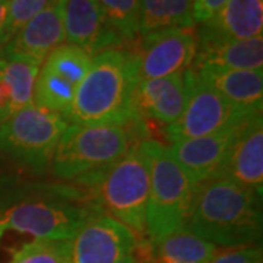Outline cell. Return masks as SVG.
<instances>
[{"mask_svg":"<svg viewBox=\"0 0 263 263\" xmlns=\"http://www.w3.org/2000/svg\"><path fill=\"white\" fill-rule=\"evenodd\" d=\"M66 41L89 56L122 46L104 19L100 0H57Z\"/></svg>","mask_w":263,"mask_h":263,"instance_id":"cell-12","label":"cell"},{"mask_svg":"<svg viewBox=\"0 0 263 263\" xmlns=\"http://www.w3.org/2000/svg\"><path fill=\"white\" fill-rule=\"evenodd\" d=\"M3 231H5V226H3V221H2V216H0V237L3 234Z\"/></svg>","mask_w":263,"mask_h":263,"instance_id":"cell-31","label":"cell"},{"mask_svg":"<svg viewBox=\"0 0 263 263\" xmlns=\"http://www.w3.org/2000/svg\"><path fill=\"white\" fill-rule=\"evenodd\" d=\"M187 101V86L183 73L142 81L136 85L133 103L139 117H151L173 124L183 113Z\"/></svg>","mask_w":263,"mask_h":263,"instance_id":"cell-16","label":"cell"},{"mask_svg":"<svg viewBox=\"0 0 263 263\" xmlns=\"http://www.w3.org/2000/svg\"><path fill=\"white\" fill-rule=\"evenodd\" d=\"M138 85L135 51L110 48L92 57L75 98L62 114L67 124H119L141 122L133 95Z\"/></svg>","mask_w":263,"mask_h":263,"instance_id":"cell-2","label":"cell"},{"mask_svg":"<svg viewBox=\"0 0 263 263\" xmlns=\"http://www.w3.org/2000/svg\"><path fill=\"white\" fill-rule=\"evenodd\" d=\"M199 79L235 107L262 113V70H233L218 67H192Z\"/></svg>","mask_w":263,"mask_h":263,"instance_id":"cell-17","label":"cell"},{"mask_svg":"<svg viewBox=\"0 0 263 263\" xmlns=\"http://www.w3.org/2000/svg\"><path fill=\"white\" fill-rule=\"evenodd\" d=\"M130 148L126 126L69 124L57 143L53 173L57 179L75 180L91 173L101 174Z\"/></svg>","mask_w":263,"mask_h":263,"instance_id":"cell-4","label":"cell"},{"mask_svg":"<svg viewBox=\"0 0 263 263\" xmlns=\"http://www.w3.org/2000/svg\"><path fill=\"white\" fill-rule=\"evenodd\" d=\"M92 212L66 202H24L2 212L5 230L35 240L69 241Z\"/></svg>","mask_w":263,"mask_h":263,"instance_id":"cell-9","label":"cell"},{"mask_svg":"<svg viewBox=\"0 0 263 263\" xmlns=\"http://www.w3.org/2000/svg\"><path fill=\"white\" fill-rule=\"evenodd\" d=\"M187 86V101L179 120L167 127V138L171 143L203 138L238 126L252 116L224 100L212 88L205 85L190 67L184 72Z\"/></svg>","mask_w":263,"mask_h":263,"instance_id":"cell-7","label":"cell"},{"mask_svg":"<svg viewBox=\"0 0 263 263\" xmlns=\"http://www.w3.org/2000/svg\"><path fill=\"white\" fill-rule=\"evenodd\" d=\"M228 0H193V21L195 24H205L215 16Z\"/></svg>","mask_w":263,"mask_h":263,"instance_id":"cell-27","label":"cell"},{"mask_svg":"<svg viewBox=\"0 0 263 263\" xmlns=\"http://www.w3.org/2000/svg\"><path fill=\"white\" fill-rule=\"evenodd\" d=\"M65 41L59 5L57 0H53L46 9L19 29L6 46L0 48V54L21 59L40 67L48 54Z\"/></svg>","mask_w":263,"mask_h":263,"instance_id":"cell-14","label":"cell"},{"mask_svg":"<svg viewBox=\"0 0 263 263\" xmlns=\"http://www.w3.org/2000/svg\"><path fill=\"white\" fill-rule=\"evenodd\" d=\"M100 176L98 193L108 215L127 227L136 238H143L151 183L149 155L145 143L130 146Z\"/></svg>","mask_w":263,"mask_h":263,"instance_id":"cell-3","label":"cell"},{"mask_svg":"<svg viewBox=\"0 0 263 263\" xmlns=\"http://www.w3.org/2000/svg\"><path fill=\"white\" fill-rule=\"evenodd\" d=\"M263 0H228L222 9L203 24L197 35L246 41L262 37Z\"/></svg>","mask_w":263,"mask_h":263,"instance_id":"cell-18","label":"cell"},{"mask_svg":"<svg viewBox=\"0 0 263 263\" xmlns=\"http://www.w3.org/2000/svg\"><path fill=\"white\" fill-rule=\"evenodd\" d=\"M196 27L168 28L142 37L138 56V84L183 73L192 67L197 51Z\"/></svg>","mask_w":263,"mask_h":263,"instance_id":"cell-10","label":"cell"},{"mask_svg":"<svg viewBox=\"0 0 263 263\" xmlns=\"http://www.w3.org/2000/svg\"><path fill=\"white\" fill-rule=\"evenodd\" d=\"M216 177L233 180L262 196L263 187V120L254 114L237 129L226 162Z\"/></svg>","mask_w":263,"mask_h":263,"instance_id":"cell-13","label":"cell"},{"mask_svg":"<svg viewBox=\"0 0 263 263\" xmlns=\"http://www.w3.org/2000/svg\"><path fill=\"white\" fill-rule=\"evenodd\" d=\"M70 240H34L13 254L9 263H69Z\"/></svg>","mask_w":263,"mask_h":263,"instance_id":"cell-24","label":"cell"},{"mask_svg":"<svg viewBox=\"0 0 263 263\" xmlns=\"http://www.w3.org/2000/svg\"><path fill=\"white\" fill-rule=\"evenodd\" d=\"M53 0H9L6 21L0 34V48L6 46L28 21L46 9Z\"/></svg>","mask_w":263,"mask_h":263,"instance_id":"cell-25","label":"cell"},{"mask_svg":"<svg viewBox=\"0 0 263 263\" xmlns=\"http://www.w3.org/2000/svg\"><path fill=\"white\" fill-rule=\"evenodd\" d=\"M199 37L192 67H218L233 70H262L263 38L246 41Z\"/></svg>","mask_w":263,"mask_h":263,"instance_id":"cell-19","label":"cell"},{"mask_svg":"<svg viewBox=\"0 0 263 263\" xmlns=\"http://www.w3.org/2000/svg\"><path fill=\"white\" fill-rule=\"evenodd\" d=\"M100 6L107 25L123 44L139 37L141 0H100Z\"/></svg>","mask_w":263,"mask_h":263,"instance_id":"cell-23","label":"cell"},{"mask_svg":"<svg viewBox=\"0 0 263 263\" xmlns=\"http://www.w3.org/2000/svg\"><path fill=\"white\" fill-rule=\"evenodd\" d=\"M40 67L25 60L0 54V73L9 85L15 111L34 104V86Z\"/></svg>","mask_w":263,"mask_h":263,"instance_id":"cell-22","label":"cell"},{"mask_svg":"<svg viewBox=\"0 0 263 263\" xmlns=\"http://www.w3.org/2000/svg\"><path fill=\"white\" fill-rule=\"evenodd\" d=\"M91 63L92 56L76 46L62 44L54 48L38 70L34 104L54 113H65Z\"/></svg>","mask_w":263,"mask_h":263,"instance_id":"cell-8","label":"cell"},{"mask_svg":"<svg viewBox=\"0 0 263 263\" xmlns=\"http://www.w3.org/2000/svg\"><path fill=\"white\" fill-rule=\"evenodd\" d=\"M151 165L146 235L149 241L186 227L193 186L170 155L168 148L155 141H143Z\"/></svg>","mask_w":263,"mask_h":263,"instance_id":"cell-5","label":"cell"},{"mask_svg":"<svg viewBox=\"0 0 263 263\" xmlns=\"http://www.w3.org/2000/svg\"><path fill=\"white\" fill-rule=\"evenodd\" d=\"M218 246L181 228L149 241L148 263H211Z\"/></svg>","mask_w":263,"mask_h":263,"instance_id":"cell-20","label":"cell"},{"mask_svg":"<svg viewBox=\"0 0 263 263\" xmlns=\"http://www.w3.org/2000/svg\"><path fill=\"white\" fill-rule=\"evenodd\" d=\"M136 247L127 227L108 214H91L70 240L69 263H119Z\"/></svg>","mask_w":263,"mask_h":263,"instance_id":"cell-11","label":"cell"},{"mask_svg":"<svg viewBox=\"0 0 263 263\" xmlns=\"http://www.w3.org/2000/svg\"><path fill=\"white\" fill-rule=\"evenodd\" d=\"M8 2L9 0H0V34L6 21V12H8Z\"/></svg>","mask_w":263,"mask_h":263,"instance_id":"cell-29","label":"cell"},{"mask_svg":"<svg viewBox=\"0 0 263 263\" xmlns=\"http://www.w3.org/2000/svg\"><path fill=\"white\" fill-rule=\"evenodd\" d=\"M211 263H263L262 249L256 245L228 247L221 253L216 252Z\"/></svg>","mask_w":263,"mask_h":263,"instance_id":"cell-26","label":"cell"},{"mask_svg":"<svg viewBox=\"0 0 263 263\" xmlns=\"http://www.w3.org/2000/svg\"><path fill=\"white\" fill-rule=\"evenodd\" d=\"M15 111V104H13V97L10 91L9 85L5 81V78L0 73V124L9 119Z\"/></svg>","mask_w":263,"mask_h":263,"instance_id":"cell-28","label":"cell"},{"mask_svg":"<svg viewBox=\"0 0 263 263\" xmlns=\"http://www.w3.org/2000/svg\"><path fill=\"white\" fill-rule=\"evenodd\" d=\"M67 126L62 114L32 104L0 124V151L24 165L44 170L51 164Z\"/></svg>","mask_w":263,"mask_h":263,"instance_id":"cell-6","label":"cell"},{"mask_svg":"<svg viewBox=\"0 0 263 263\" xmlns=\"http://www.w3.org/2000/svg\"><path fill=\"white\" fill-rule=\"evenodd\" d=\"M238 126L215 135L174 142L170 145V155L186 173L193 187L219 174Z\"/></svg>","mask_w":263,"mask_h":263,"instance_id":"cell-15","label":"cell"},{"mask_svg":"<svg viewBox=\"0 0 263 263\" xmlns=\"http://www.w3.org/2000/svg\"><path fill=\"white\" fill-rule=\"evenodd\" d=\"M193 0H141L139 35L168 28H193Z\"/></svg>","mask_w":263,"mask_h":263,"instance_id":"cell-21","label":"cell"},{"mask_svg":"<svg viewBox=\"0 0 263 263\" xmlns=\"http://www.w3.org/2000/svg\"><path fill=\"white\" fill-rule=\"evenodd\" d=\"M119 263H143V262H142L141 259H139V257L136 256V253L133 252V253L127 254V256H124V257H123L122 260H120Z\"/></svg>","mask_w":263,"mask_h":263,"instance_id":"cell-30","label":"cell"},{"mask_svg":"<svg viewBox=\"0 0 263 263\" xmlns=\"http://www.w3.org/2000/svg\"><path fill=\"white\" fill-rule=\"evenodd\" d=\"M260 197L233 180H206L193 187L186 228L215 246H254L262 238Z\"/></svg>","mask_w":263,"mask_h":263,"instance_id":"cell-1","label":"cell"}]
</instances>
